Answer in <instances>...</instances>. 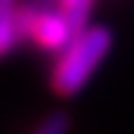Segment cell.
<instances>
[{
  "instance_id": "obj_1",
  "label": "cell",
  "mask_w": 134,
  "mask_h": 134,
  "mask_svg": "<svg viewBox=\"0 0 134 134\" xmlns=\"http://www.w3.org/2000/svg\"><path fill=\"white\" fill-rule=\"evenodd\" d=\"M110 49H112V32L107 27H85L61 51L51 71L49 88L59 98L78 95L90 81V76L95 73V68L102 64V59L110 54Z\"/></svg>"
},
{
  "instance_id": "obj_2",
  "label": "cell",
  "mask_w": 134,
  "mask_h": 134,
  "mask_svg": "<svg viewBox=\"0 0 134 134\" xmlns=\"http://www.w3.org/2000/svg\"><path fill=\"white\" fill-rule=\"evenodd\" d=\"M17 32L20 37L32 39L46 51H64L66 44L73 39L61 12L29 10V7H17Z\"/></svg>"
},
{
  "instance_id": "obj_3",
  "label": "cell",
  "mask_w": 134,
  "mask_h": 134,
  "mask_svg": "<svg viewBox=\"0 0 134 134\" xmlns=\"http://www.w3.org/2000/svg\"><path fill=\"white\" fill-rule=\"evenodd\" d=\"M17 32V0H0V61L15 49Z\"/></svg>"
},
{
  "instance_id": "obj_4",
  "label": "cell",
  "mask_w": 134,
  "mask_h": 134,
  "mask_svg": "<svg viewBox=\"0 0 134 134\" xmlns=\"http://www.w3.org/2000/svg\"><path fill=\"white\" fill-rule=\"evenodd\" d=\"M90 10H93V0H61V15H64L66 25L71 29V37L81 34L90 20Z\"/></svg>"
},
{
  "instance_id": "obj_5",
  "label": "cell",
  "mask_w": 134,
  "mask_h": 134,
  "mask_svg": "<svg viewBox=\"0 0 134 134\" xmlns=\"http://www.w3.org/2000/svg\"><path fill=\"white\" fill-rule=\"evenodd\" d=\"M71 127H73V117L68 112H51L34 124V134H64Z\"/></svg>"
}]
</instances>
